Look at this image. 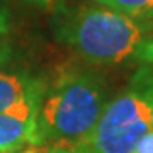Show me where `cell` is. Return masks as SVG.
Here are the masks:
<instances>
[{"instance_id": "1", "label": "cell", "mask_w": 153, "mask_h": 153, "mask_svg": "<svg viewBox=\"0 0 153 153\" xmlns=\"http://www.w3.org/2000/svg\"><path fill=\"white\" fill-rule=\"evenodd\" d=\"M55 34L90 66L153 63V19H136L99 4L56 10Z\"/></svg>"}, {"instance_id": "2", "label": "cell", "mask_w": 153, "mask_h": 153, "mask_svg": "<svg viewBox=\"0 0 153 153\" xmlns=\"http://www.w3.org/2000/svg\"><path fill=\"white\" fill-rule=\"evenodd\" d=\"M107 85L92 71L66 70L44 88L36 117V145L76 146L95 128L109 102Z\"/></svg>"}, {"instance_id": "3", "label": "cell", "mask_w": 153, "mask_h": 153, "mask_svg": "<svg viewBox=\"0 0 153 153\" xmlns=\"http://www.w3.org/2000/svg\"><path fill=\"white\" fill-rule=\"evenodd\" d=\"M153 128V63L138 65L124 92L105 105L85 141L71 153H129Z\"/></svg>"}, {"instance_id": "4", "label": "cell", "mask_w": 153, "mask_h": 153, "mask_svg": "<svg viewBox=\"0 0 153 153\" xmlns=\"http://www.w3.org/2000/svg\"><path fill=\"white\" fill-rule=\"evenodd\" d=\"M5 63L7 48L0 44V114L36 121L44 87L26 75L4 70Z\"/></svg>"}, {"instance_id": "5", "label": "cell", "mask_w": 153, "mask_h": 153, "mask_svg": "<svg viewBox=\"0 0 153 153\" xmlns=\"http://www.w3.org/2000/svg\"><path fill=\"white\" fill-rule=\"evenodd\" d=\"M36 145V121L0 114V153H17Z\"/></svg>"}, {"instance_id": "6", "label": "cell", "mask_w": 153, "mask_h": 153, "mask_svg": "<svg viewBox=\"0 0 153 153\" xmlns=\"http://www.w3.org/2000/svg\"><path fill=\"white\" fill-rule=\"evenodd\" d=\"M116 12L136 19H153V0H92Z\"/></svg>"}, {"instance_id": "7", "label": "cell", "mask_w": 153, "mask_h": 153, "mask_svg": "<svg viewBox=\"0 0 153 153\" xmlns=\"http://www.w3.org/2000/svg\"><path fill=\"white\" fill-rule=\"evenodd\" d=\"M129 153H153V128L138 141V145Z\"/></svg>"}, {"instance_id": "8", "label": "cell", "mask_w": 153, "mask_h": 153, "mask_svg": "<svg viewBox=\"0 0 153 153\" xmlns=\"http://www.w3.org/2000/svg\"><path fill=\"white\" fill-rule=\"evenodd\" d=\"M27 2L44 10H58L65 7V0H27Z\"/></svg>"}, {"instance_id": "9", "label": "cell", "mask_w": 153, "mask_h": 153, "mask_svg": "<svg viewBox=\"0 0 153 153\" xmlns=\"http://www.w3.org/2000/svg\"><path fill=\"white\" fill-rule=\"evenodd\" d=\"M48 153H71V152H70V148H66V146H51L49 145Z\"/></svg>"}, {"instance_id": "10", "label": "cell", "mask_w": 153, "mask_h": 153, "mask_svg": "<svg viewBox=\"0 0 153 153\" xmlns=\"http://www.w3.org/2000/svg\"><path fill=\"white\" fill-rule=\"evenodd\" d=\"M2 26H4V17L0 16V27H2Z\"/></svg>"}]
</instances>
